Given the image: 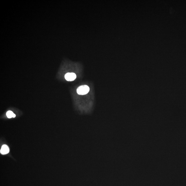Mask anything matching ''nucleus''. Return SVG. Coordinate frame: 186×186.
I'll use <instances>...</instances> for the list:
<instances>
[{
  "instance_id": "f257e3e1",
  "label": "nucleus",
  "mask_w": 186,
  "mask_h": 186,
  "mask_svg": "<svg viewBox=\"0 0 186 186\" xmlns=\"http://www.w3.org/2000/svg\"><path fill=\"white\" fill-rule=\"evenodd\" d=\"M90 91L88 86L84 85L80 86L76 90V92L79 95H84L87 94Z\"/></svg>"
},
{
  "instance_id": "f03ea898",
  "label": "nucleus",
  "mask_w": 186,
  "mask_h": 186,
  "mask_svg": "<svg viewBox=\"0 0 186 186\" xmlns=\"http://www.w3.org/2000/svg\"><path fill=\"white\" fill-rule=\"evenodd\" d=\"M65 77L67 81L72 82L76 79V76L74 73H68L65 74Z\"/></svg>"
},
{
  "instance_id": "7ed1b4c3",
  "label": "nucleus",
  "mask_w": 186,
  "mask_h": 186,
  "mask_svg": "<svg viewBox=\"0 0 186 186\" xmlns=\"http://www.w3.org/2000/svg\"><path fill=\"white\" fill-rule=\"evenodd\" d=\"M9 152V148L7 145H4L2 146L1 150V153L2 154L4 155L7 154Z\"/></svg>"
},
{
  "instance_id": "20e7f679",
  "label": "nucleus",
  "mask_w": 186,
  "mask_h": 186,
  "mask_svg": "<svg viewBox=\"0 0 186 186\" xmlns=\"http://www.w3.org/2000/svg\"><path fill=\"white\" fill-rule=\"evenodd\" d=\"M7 116L9 118H15L16 117V115L14 114L12 111H7L6 113Z\"/></svg>"
}]
</instances>
